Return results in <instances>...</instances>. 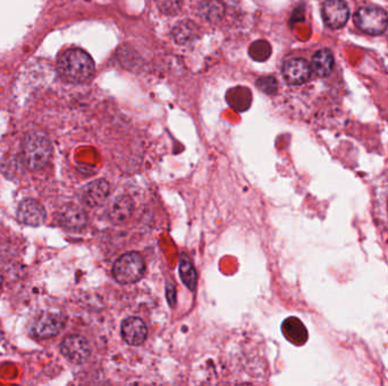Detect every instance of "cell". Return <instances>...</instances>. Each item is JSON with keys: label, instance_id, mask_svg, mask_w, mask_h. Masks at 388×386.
<instances>
[{"label": "cell", "instance_id": "14", "mask_svg": "<svg viewBox=\"0 0 388 386\" xmlns=\"http://www.w3.org/2000/svg\"><path fill=\"white\" fill-rule=\"evenodd\" d=\"M134 211V202L129 196L117 197L111 203L108 217L113 223H124L129 220Z\"/></svg>", "mask_w": 388, "mask_h": 386}, {"label": "cell", "instance_id": "5", "mask_svg": "<svg viewBox=\"0 0 388 386\" xmlns=\"http://www.w3.org/2000/svg\"><path fill=\"white\" fill-rule=\"evenodd\" d=\"M60 350L65 358L73 364H84L89 359L91 348L85 338L78 334L66 336L60 345Z\"/></svg>", "mask_w": 388, "mask_h": 386}, {"label": "cell", "instance_id": "1", "mask_svg": "<svg viewBox=\"0 0 388 386\" xmlns=\"http://www.w3.org/2000/svg\"><path fill=\"white\" fill-rule=\"evenodd\" d=\"M57 69L66 80L80 83L92 75L95 63L85 51L73 48L60 55L57 62Z\"/></svg>", "mask_w": 388, "mask_h": 386}, {"label": "cell", "instance_id": "15", "mask_svg": "<svg viewBox=\"0 0 388 386\" xmlns=\"http://www.w3.org/2000/svg\"><path fill=\"white\" fill-rule=\"evenodd\" d=\"M334 69V57L328 49L317 51L312 58V71L319 78H326Z\"/></svg>", "mask_w": 388, "mask_h": 386}, {"label": "cell", "instance_id": "13", "mask_svg": "<svg viewBox=\"0 0 388 386\" xmlns=\"http://www.w3.org/2000/svg\"><path fill=\"white\" fill-rule=\"evenodd\" d=\"M282 332L285 339L296 345H305L307 340V331L299 318L289 317L282 324Z\"/></svg>", "mask_w": 388, "mask_h": 386}, {"label": "cell", "instance_id": "16", "mask_svg": "<svg viewBox=\"0 0 388 386\" xmlns=\"http://www.w3.org/2000/svg\"><path fill=\"white\" fill-rule=\"evenodd\" d=\"M173 36L179 45H186L198 36V27L191 21L179 22L173 29Z\"/></svg>", "mask_w": 388, "mask_h": 386}, {"label": "cell", "instance_id": "22", "mask_svg": "<svg viewBox=\"0 0 388 386\" xmlns=\"http://www.w3.org/2000/svg\"><path fill=\"white\" fill-rule=\"evenodd\" d=\"M1 285H3V276L0 273V287H1Z\"/></svg>", "mask_w": 388, "mask_h": 386}, {"label": "cell", "instance_id": "12", "mask_svg": "<svg viewBox=\"0 0 388 386\" xmlns=\"http://www.w3.org/2000/svg\"><path fill=\"white\" fill-rule=\"evenodd\" d=\"M120 332L124 341L130 345H142L148 336L146 324L138 317H129L124 320Z\"/></svg>", "mask_w": 388, "mask_h": 386}, {"label": "cell", "instance_id": "7", "mask_svg": "<svg viewBox=\"0 0 388 386\" xmlns=\"http://www.w3.org/2000/svg\"><path fill=\"white\" fill-rule=\"evenodd\" d=\"M321 13L326 25L331 29H340L349 21V9L344 0H326Z\"/></svg>", "mask_w": 388, "mask_h": 386}, {"label": "cell", "instance_id": "8", "mask_svg": "<svg viewBox=\"0 0 388 386\" xmlns=\"http://www.w3.org/2000/svg\"><path fill=\"white\" fill-rule=\"evenodd\" d=\"M311 66L302 58H292L283 66V76L291 85L305 83L311 78Z\"/></svg>", "mask_w": 388, "mask_h": 386}, {"label": "cell", "instance_id": "18", "mask_svg": "<svg viewBox=\"0 0 388 386\" xmlns=\"http://www.w3.org/2000/svg\"><path fill=\"white\" fill-rule=\"evenodd\" d=\"M200 13L208 21H217L224 14V6L219 0H206L201 5Z\"/></svg>", "mask_w": 388, "mask_h": 386}, {"label": "cell", "instance_id": "9", "mask_svg": "<svg viewBox=\"0 0 388 386\" xmlns=\"http://www.w3.org/2000/svg\"><path fill=\"white\" fill-rule=\"evenodd\" d=\"M18 219L27 226H41L46 220L45 208L36 199H25L18 206Z\"/></svg>", "mask_w": 388, "mask_h": 386}, {"label": "cell", "instance_id": "21", "mask_svg": "<svg viewBox=\"0 0 388 386\" xmlns=\"http://www.w3.org/2000/svg\"><path fill=\"white\" fill-rule=\"evenodd\" d=\"M257 87L266 94H275L277 91V80L272 76H265L257 80Z\"/></svg>", "mask_w": 388, "mask_h": 386}, {"label": "cell", "instance_id": "10", "mask_svg": "<svg viewBox=\"0 0 388 386\" xmlns=\"http://www.w3.org/2000/svg\"><path fill=\"white\" fill-rule=\"evenodd\" d=\"M111 193V186L104 179L90 183L81 192V202L89 208H96L107 199Z\"/></svg>", "mask_w": 388, "mask_h": 386}, {"label": "cell", "instance_id": "17", "mask_svg": "<svg viewBox=\"0 0 388 386\" xmlns=\"http://www.w3.org/2000/svg\"><path fill=\"white\" fill-rule=\"evenodd\" d=\"M179 276H181L183 283L190 290L195 289V285H197V272H195V269H194L192 262L186 256H182V259L179 262Z\"/></svg>", "mask_w": 388, "mask_h": 386}, {"label": "cell", "instance_id": "6", "mask_svg": "<svg viewBox=\"0 0 388 386\" xmlns=\"http://www.w3.org/2000/svg\"><path fill=\"white\" fill-rule=\"evenodd\" d=\"M65 321V316L60 313H43L33 323L32 333L38 339H49L62 331Z\"/></svg>", "mask_w": 388, "mask_h": 386}, {"label": "cell", "instance_id": "4", "mask_svg": "<svg viewBox=\"0 0 388 386\" xmlns=\"http://www.w3.org/2000/svg\"><path fill=\"white\" fill-rule=\"evenodd\" d=\"M354 23L362 32L370 36H380L387 30V13L380 7H361L354 15Z\"/></svg>", "mask_w": 388, "mask_h": 386}, {"label": "cell", "instance_id": "11", "mask_svg": "<svg viewBox=\"0 0 388 386\" xmlns=\"http://www.w3.org/2000/svg\"><path fill=\"white\" fill-rule=\"evenodd\" d=\"M58 219L60 224L71 231H80L87 226V214L78 205L66 204L60 210Z\"/></svg>", "mask_w": 388, "mask_h": 386}, {"label": "cell", "instance_id": "20", "mask_svg": "<svg viewBox=\"0 0 388 386\" xmlns=\"http://www.w3.org/2000/svg\"><path fill=\"white\" fill-rule=\"evenodd\" d=\"M160 12L166 15H176L183 6V0H157Z\"/></svg>", "mask_w": 388, "mask_h": 386}, {"label": "cell", "instance_id": "3", "mask_svg": "<svg viewBox=\"0 0 388 386\" xmlns=\"http://www.w3.org/2000/svg\"><path fill=\"white\" fill-rule=\"evenodd\" d=\"M146 272L142 256L138 252H126L115 262L113 266V276L120 285H131L138 283Z\"/></svg>", "mask_w": 388, "mask_h": 386}, {"label": "cell", "instance_id": "2", "mask_svg": "<svg viewBox=\"0 0 388 386\" xmlns=\"http://www.w3.org/2000/svg\"><path fill=\"white\" fill-rule=\"evenodd\" d=\"M53 155V145L48 135L41 131L27 133L22 143V158L27 169L38 171L45 168Z\"/></svg>", "mask_w": 388, "mask_h": 386}, {"label": "cell", "instance_id": "19", "mask_svg": "<svg viewBox=\"0 0 388 386\" xmlns=\"http://www.w3.org/2000/svg\"><path fill=\"white\" fill-rule=\"evenodd\" d=\"M270 52H272V48L269 45L268 42L263 41V40L252 43L250 50H249L250 56L254 60H258V62H263V60L268 59Z\"/></svg>", "mask_w": 388, "mask_h": 386}]
</instances>
